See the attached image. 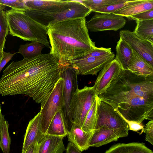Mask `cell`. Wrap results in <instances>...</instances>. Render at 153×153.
I'll list each match as a JSON object with an SVG mask.
<instances>
[{
	"instance_id": "cell-10",
	"label": "cell",
	"mask_w": 153,
	"mask_h": 153,
	"mask_svg": "<svg viewBox=\"0 0 153 153\" xmlns=\"http://www.w3.org/2000/svg\"><path fill=\"white\" fill-rule=\"evenodd\" d=\"M97 121L95 129L101 128L118 129L128 128L127 124L108 104L99 98L97 111Z\"/></svg>"
},
{
	"instance_id": "cell-7",
	"label": "cell",
	"mask_w": 153,
	"mask_h": 153,
	"mask_svg": "<svg viewBox=\"0 0 153 153\" xmlns=\"http://www.w3.org/2000/svg\"><path fill=\"white\" fill-rule=\"evenodd\" d=\"M78 72L71 65L61 67V77L64 80L61 111L68 131L72 123L69 116V107L74 94L79 89Z\"/></svg>"
},
{
	"instance_id": "cell-30",
	"label": "cell",
	"mask_w": 153,
	"mask_h": 153,
	"mask_svg": "<svg viewBox=\"0 0 153 153\" xmlns=\"http://www.w3.org/2000/svg\"><path fill=\"white\" fill-rule=\"evenodd\" d=\"M9 124L4 120L1 132L0 147L3 153H10L11 140L8 131Z\"/></svg>"
},
{
	"instance_id": "cell-27",
	"label": "cell",
	"mask_w": 153,
	"mask_h": 153,
	"mask_svg": "<svg viewBox=\"0 0 153 153\" xmlns=\"http://www.w3.org/2000/svg\"><path fill=\"white\" fill-rule=\"evenodd\" d=\"M140 0H120L117 3L97 9L93 12L100 13H113L120 9L137 3Z\"/></svg>"
},
{
	"instance_id": "cell-38",
	"label": "cell",
	"mask_w": 153,
	"mask_h": 153,
	"mask_svg": "<svg viewBox=\"0 0 153 153\" xmlns=\"http://www.w3.org/2000/svg\"><path fill=\"white\" fill-rule=\"evenodd\" d=\"M4 120H5L4 116L1 114L0 117V143L1 142L3 126Z\"/></svg>"
},
{
	"instance_id": "cell-34",
	"label": "cell",
	"mask_w": 153,
	"mask_h": 153,
	"mask_svg": "<svg viewBox=\"0 0 153 153\" xmlns=\"http://www.w3.org/2000/svg\"><path fill=\"white\" fill-rule=\"evenodd\" d=\"M122 118L127 124L128 130L137 132L140 130H142L143 129L144 126L141 123H139L134 121H128L123 117Z\"/></svg>"
},
{
	"instance_id": "cell-20",
	"label": "cell",
	"mask_w": 153,
	"mask_h": 153,
	"mask_svg": "<svg viewBox=\"0 0 153 153\" xmlns=\"http://www.w3.org/2000/svg\"><path fill=\"white\" fill-rule=\"evenodd\" d=\"M105 153H153L143 143L132 142L114 144Z\"/></svg>"
},
{
	"instance_id": "cell-26",
	"label": "cell",
	"mask_w": 153,
	"mask_h": 153,
	"mask_svg": "<svg viewBox=\"0 0 153 153\" xmlns=\"http://www.w3.org/2000/svg\"><path fill=\"white\" fill-rule=\"evenodd\" d=\"M45 47V46L42 44L32 41L30 43L21 45L18 53L21 54L24 58L34 57L42 54L41 52Z\"/></svg>"
},
{
	"instance_id": "cell-13",
	"label": "cell",
	"mask_w": 153,
	"mask_h": 153,
	"mask_svg": "<svg viewBox=\"0 0 153 153\" xmlns=\"http://www.w3.org/2000/svg\"><path fill=\"white\" fill-rule=\"evenodd\" d=\"M122 70L121 66L115 58L105 66L100 71L93 86L97 95L106 92L118 77Z\"/></svg>"
},
{
	"instance_id": "cell-18",
	"label": "cell",
	"mask_w": 153,
	"mask_h": 153,
	"mask_svg": "<svg viewBox=\"0 0 153 153\" xmlns=\"http://www.w3.org/2000/svg\"><path fill=\"white\" fill-rule=\"evenodd\" d=\"M127 69L138 76H153V66L133 50L132 57Z\"/></svg>"
},
{
	"instance_id": "cell-4",
	"label": "cell",
	"mask_w": 153,
	"mask_h": 153,
	"mask_svg": "<svg viewBox=\"0 0 153 153\" xmlns=\"http://www.w3.org/2000/svg\"><path fill=\"white\" fill-rule=\"evenodd\" d=\"M5 13L10 35L25 41L38 42L50 49L47 26L34 20L24 11L11 9Z\"/></svg>"
},
{
	"instance_id": "cell-2",
	"label": "cell",
	"mask_w": 153,
	"mask_h": 153,
	"mask_svg": "<svg viewBox=\"0 0 153 153\" xmlns=\"http://www.w3.org/2000/svg\"><path fill=\"white\" fill-rule=\"evenodd\" d=\"M98 96L127 120L139 123L153 120V76L122 70L106 92Z\"/></svg>"
},
{
	"instance_id": "cell-31",
	"label": "cell",
	"mask_w": 153,
	"mask_h": 153,
	"mask_svg": "<svg viewBox=\"0 0 153 153\" xmlns=\"http://www.w3.org/2000/svg\"><path fill=\"white\" fill-rule=\"evenodd\" d=\"M0 4L8 6L12 9L25 11L28 10L25 0H0Z\"/></svg>"
},
{
	"instance_id": "cell-24",
	"label": "cell",
	"mask_w": 153,
	"mask_h": 153,
	"mask_svg": "<svg viewBox=\"0 0 153 153\" xmlns=\"http://www.w3.org/2000/svg\"><path fill=\"white\" fill-rule=\"evenodd\" d=\"M135 21L134 33L139 38L153 44V19Z\"/></svg>"
},
{
	"instance_id": "cell-41",
	"label": "cell",
	"mask_w": 153,
	"mask_h": 153,
	"mask_svg": "<svg viewBox=\"0 0 153 153\" xmlns=\"http://www.w3.org/2000/svg\"><path fill=\"white\" fill-rule=\"evenodd\" d=\"M1 106H0V117L1 115Z\"/></svg>"
},
{
	"instance_id": "cell-1",
	"label": "cell",
	"mask_w": 153,
	"mask_h": 153,
	"mask_svg": "<svg viewBox=\"0 0 153 153\" xmlns=\"http://www.w3.org/2000/svg\"><path fill=\"white\" fill-rule=\"evenodd\" d=\"M61 71L59 63L49 53L13 61L0 78V94L25 95L42 104L61 78Z\"/></svg>"
},
{
	"instance_id": "cell-32",
	"label": "cell",
	"mask_w": 153,
	"mask_h": 153,
	"mask_svg": "<svg viewBox=\"0 0 153 153\" xmlns=\"http://www.w3.org/2000/svg\"><path fill=\"white\" fill-rule=\"evenodd\" d=\"M143 132L146 134L145 140L153 145V120H150L147 123L140 134Z\"/></svg>"
},
{
	"instance_id": "cell-19",
	"label": "cell",
	"mask_w": 153,
	"mask_h": 153,
	"mask_svg": "<svg viewBox=\"0 0 153 153\" xmlns=\"http://www.w3.org/2000/svg\"><path fill=\"white\" fill-rule=\"evenodd\" d=\"M64 137L45 134L39 143V153H63Z\"/></svg>"
},
{
	"instance_id": "cell-35",
	"label": "cell",
	"mask_w": 153,
	"mask_h": 153,
	"mask_svg": "<svg viewBox=\"0 0 153 153\" xmlns=\"http://www.w3.org/2000/svg\"><path fill=\"white\" fill-rule=\"evenodd\" d=\"M18 53V52L11 53L4 51L3 57L0 64V72L6 65L11 59L13 56Z\"/></svg>"
},
{
	"instance_id": "cell-3",
	"label": "cell",
	"mask_w": 153,
	"mask_h": 153,
	"mask_svg": "<svg viewBox=\"0 0 153 153\" xmlns=\"http://www.w3.org/2000/svg\"><path fill=\"white\" fill-rule=\"evenodd\" d=\"M85 18L67 20L50 24L47 34L50 45L49 54L61 67L71 65L95 48L86 25Z\"/></svg>"
},
{
	"instance_id": "cell-17",
	"label": "cell",
	"mask_w": 153,
	"mask_h": 153,
	"mask_svg": "<svg viewBox=\"0 0 153 153\" xmlns=\"http://www.w3.org/2000/svg\"><path fill=\"white\" fill-rule=\"evenodd\" d=\"M45 135L42 131L41 118L39 112L29 123L24 135L22 150L34 143H39Z\"/></svg>"
},
{
	"instance_id": "cell-25",
	"label": "cell",
	"mask_w": 153,
	"mask_h": 153,
	"mask_svg": "<svg viewBox=\"0 0 153 153\" xmlns=\"http://www.w3.org/2000/svg\"><path fill=\"white\" fill-rule=\"evenodd\" d=\"M99 99L97 96L91 108L89 110L83 123L82 129L85 131L95 130L97 121V111Z\"/></svg>"
},
{
	"instance_id": "cell-36",
	"label": "cell",
	"mask_w": 153,
	"mask_h": 153,
	"mask_svg": "<svg viewBox=\"0 0 153 153\" xmlns=\"http://www.w3.org/2000/svg\"><path fill=\"white\" fill-rule=\"evenodd\" d=\"M39 143H36L22 150V153H39Z\"/></svg>"
},
{
	"instance_id": "cell-37",
	"label": "cell",
	"mask_w": 153,
	"mask_h": 153,
	"mask_svg": "<svg viewBox=\"0 0 153 153\" xmlns=\"http://www.w3.org/2000/svg\"><path fill=\"white\" fill-rule=\"evenodd\" d=\"M66 153H82L71 142H69L66 149Z\"/></svg>"
},
{
	"instance_id": "cell-21",
	"label": "cell",
	"mask_w": 153,
	"mask_h": 153,
	"mask_svg": "<svg viewBox=\"0 0 153 153\" xmlns=\"http://www.w3.org/2000/svg\"><path fill=\"white\" fill-rule=\"evenodd\" d=\"M68 131L61 110L54 116L45 134L64 137L67 136Z\"/></svg>"
},
{
	"instance_id": "cell-39",
	"label": "cell",
	"mask_w": 153,
	"mask_h": 153,
	"mask_svg": "<svg viewBox=\"0 0 153 153\" xmlns=\"http://www.w3.org/2000/svg\"><path fill=\"white\" fill-rule=\"evenodd\" d=\"M3 50L0 49V64L3 57Z\"/></svg>"
},
{
	"instance_id": "cell-23",
	"label": "cell",
	"mask_w": 153,
	"mask_h": 153,
	"mask_svg": "<svg viewBox=\"0 0 153 153\" xmlns=\"http://www.w3.org/2000/svg\"><path fill=\"white\" fill-rule=\"evenodd\" d=\"M116 51L115 59L121 66L122 70L127 69L132 57L133 50L124 41L120 38L116 46Z\"/></svg>"
},
{
	"instance_id": "cell-16",
	"label": "cell",
	"mask_w": 153,
	"mask_h": 153,
	"mask_svg": "<svg viewBox=\"0 0 153 153\" xmlns=\"http://www.w3.org/2000/svg\"><path fill=\"white\" fill-rule=\"evenodd\" d=\"M95 130L87 132L73 123L67 135L68 140L81 152L88 149L90 147V141Z\"/></svg>"
},
{
	"instance_id": "cell-29",
	"label": "cell",
	"mask_w": 153,
	"mask_h": 153,
	"mask_svg": "<svg viewBox=\"0 0 153 153\" xmlns=\"http://www.w3.org/2000/svg\"><path fill=\"white\" fill-rule=\"evenodd\" d=\"M120 0H84L79 1L92 11L112 4Z\"/></svg>"
},
{
	"instance_id": "cell-11",
	"label": "cell",
	"mask_w": 153,
	"mask_h": 153,
	"mask_svg": "<svg viewBox=\"0 0 153 153\" xmlns=\"http://www.w3.org/2000/svg\"><path fill=\"white\" fill-rule=\"evenodd\" d=\"M115 58L114 53L101 56L84 55L73 60L71 65L76 69L78 75H97L107 64Z\"/></svg>"
},
{
	"instance_id": "cell-22",
	"label": "cell",
	"mask_w": 153,
	"mask_h": 153,
	"mask_svg": "<svg viewBox=\"0 0 153 153\" xmlns=\"http://www.w3.org/2000/svg\"><path fill=\"white\" fill-rule=\"evenodd\" d=\"M153 9V0H140L135 4L120 9L114 14L128 18L142 12Z\"/></svg>"
},
{
	"instance_id": "cell-5",
	"label": "cell",
	"mask_w": 153,
	"mask_h": 153,
	"mask_svg": "<svg viewBox=\"0 0 153 153\" xmlns=\"http://www.w3.org/2000/svg\"><path fill=\"white\" fill-rule=\"evenodd\" d=\"M69 7L59 12L48 13L28 9L25 13L40 24L46 26L63 21L85 18L92 11L79 1L68 0Z\"/></svg>"
},
{
	"instance_id": "cell-28",
	"label": "cell",
	"mask_w": 153,
	"mask_h": 153,
	"mask_svg": "<svg viewBox=\"0 0 153 153\" xmlns=\"http://www.w3.org/2000/svg\"><path fill=\"white\" fill-rule=\"evenodd\" d=\"M9 28L6 19L5 11H0V49L3 50L6 37L9 33Z\"/></svg>"
},
{
	"instance_id": "cell-9",
	"label": "cell",
	"mask_w": 153,
	"mask_h": 153,
	"mask_svg": "<svg viewBox=\"0 0 153 153\" xmlns=\"http://www.w3.org/2000/svg\"><path fill=\"white\" fill-rule=\"evenodd\" d=\"M126 23V20L122 16L113 13H96L86 22V25L88 30L91 32L116 31L123 28Z\"/></svg>"
},
{
	"instance_id": "cell-33",
	"label": "cell",
	"mask_w": 153,
	"mask_h": 153,
	"mask_svg": "<svg viewBox=\"0 0 153 153\" xmlns=\"http://www.w3.org/2000/svg\"><path fill=\"white\" fill-rule=\"evenodd\" d=\"M128 18L135 20L143 21L153 19V9L132 16Z\"/></svg>"
},
{
	"instance_id": "cell-15",
	"label": "cell",
	"mask_w": 153,
	"mask_h": 153,
	"mask_svg": "<svg viewBox=\"0 0 153 153\" xmlns=\"http://www.w3.org/2000/svg\"><path fill=\"white\" fill-rule=\"evenodd\" d=\"M25 1L29 9L48 13L59 12L69 7L68 0H25Z\"/></svg>"
},
{
	"instance_id": "cell-8",
	"label": "cell",
	"mask_w": 153,
	"mask_h": 153,
	"mask_svg": "<svg viewBox=\"0 0 153 153\" xmlns=\"http://www.w3.org/2000/svg\"><path fill=\"white\" fill-rule=\"evenodd\" d=\"M64 84V80L61 77L45 102L41 104L39 112L42 131L44 134L55 115L61 110Z\"/></svg>"
},
{
	"instance_id": "cell-14",
	"label": "cell",
	"mask_w": 153,
	"mask_h": 153,
	"mask_svg": "<svg viewBox=\"0 0 153 153\" xmlns=\"http://www.w3.org/2000/svg\"><path fill=\"white\" fill-rule=\"evenodd\" d=\"M128 130V128L118 129L101 128L95 130L91 138L90 147H100L116 141L120 138L127 137Z\"/></svg>"
},
{
	"instance_id": "cell-12",
	"label": "cell",
	"mask_w": 153,
	"mask_h": 153,
	"mask_svg": "<svg viewBox=\"0 0 153 153\" xmlns=\"http://www.w3.org/2000/svg\"><path fill=\"white\" fill-rule=\"evenodd\" d=\"M120 38L124 41L133 51L153 66V44L137 37L128 30H121Z\"/></svg>"
},
{
	"instance_id": "cell-6",
	"label": "cell",
	"mask_w": 153,
	"mask_h": 153,
	"mask_svg": "<svg viewBox=\"0 0 153 153\" xmlns=\"http://www.w3.org/2000/svg\"><path fill=\"white\" fill-rule=\"evenodd\" d=\"M93 87L85 86L74 94L69 107V116L71 123L82 128L88 112L96 97Z\"/></svg>"
},
{
	"instance_id": "cell-40",
	"label": "cell",
	"mask_w": 153,
	"mask_h": 153,
	"mask_svg": "<svg viewBox=\"0 0 153 153\" xmlns=\"http://www.w3.org/2000/svg\"><path fill=\"white\" fill-rule=\"evenodd\" d=\"M6 6L5 5L0 4V11L1 10H5Z\"/></svg>"
}]
</instances>
